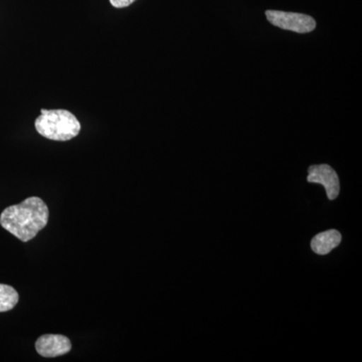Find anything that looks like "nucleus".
<instances>
[{"instance_id": "f257e3e1", "label": "nucleus", "mask_w": 362, "mask_h": 362, "mask_svg": "<svg viewBox=\"0 0 362 362\" xmlns=\"http://www.w3.org/2000/svg\"><path fill=\"white\" fill-rule=\"evenodd\" d=\"M49 211L42 199L32 197L20 204L6 207L0 214V225L21 242H30L45 228Z\"/></svg>"}, {"instance_id": "f03ea898", "label": "nucleus", "mask_w": 362, "mask_h": 362, "mask_svg": "<svg viewBox=\"0 0 362 362\" xmlns=\"http://www.w3.org/2000/svg\"><path fill=\"white\" fill-rule=\"evenodd\" d=\"M37 133L52 141H70L81 132V123L71 112L42 109L35 122Z\"/></svg>"}, {"instance_id": "7ed1b4c3", "label": "nucleus", "mask_w": 362, "mask_h": 362, "mask_svg": "<svg viewBox=\"0 0 362 362\" xmlns=\"http://www.w3.org/2000/svg\"><path fill=\"white\" fill-rule=\"evenodd\" d=\"M266 16L272 25L297 33H311L316 28L315 20L306 14L267 11Z\"/></svg>"}, {"instance_id": "20e7f679", "label": "nucleus", "mask_w": 362, "mask_h": 362, "mask_svg": "<svg viewBox=\"0 0 362 362\" xmlns=\"http://www.w3.org/2000/svg\"><path fill=\"white\" fill-rule=\"evenodd\" d=\"M307 181L310 183H318V185H323L330 201L337 199L338 194H339V177H338L337 171L328 164L310 166L308 168Z\"/></svg>"}, {"instance_id": "39448f33", "label": "nucleus", "mask_w": 362, "mask_h": 362, "mask_svg": "<svg viewBox=\"0 0 362 362\" xmlns=\"http://www.w3.org/2000/svg\"><path fill=\"white\" fill-rule=\"evenodd\" d=\"M35 349L40 356L52 358L69 354L71 349V343L64 335L45 334L37 340Z\"/></svg>"}, {"instance_id": "423d86ee", "label": "nucleus", "mask_w": 362, "mask_h": 362, "mask_svg": "<svg viewBox=\"0 0 362 362\" xmlns=\"http://www.w3.org/2000/svg\"><path fill=\"white\" fill-rule=\"evenodd\" d=\"M341 240V233L337 230H329L318 233L312 240V251L322 256L329 254L332 250L339 246Z\"/></svg>"}, {"instance_id": "0eeeda50", "label": "nucleus", "mask_w": 362, "mask_h": 362, "mask_svg": "<svg viewBox=\"0 0 362 362\" xmlns=\"http://www.w3.org/2000/svg\"><path fill=\"white\" fill-rule=\"evenodd\" d=\"M20 296L11 286L0 284V312L13 310L18 303Z\"/></svg>"}, {"instance_id": "6e6552de", "label": "nucleus", "mask_w": 362, "mask_h": 362, "mask_svg": "<svg viewBox=\"0 0 362 362\" xmlns=\"http://www.w3.org/2000/svg\"><path fill=\"white\" fill-rule=\"evenodd\" d=\"M136 0H110V4L112 6L115 7V8H125V7H128L131 6V4H134Z\"/></svg>"}]
</instances>
